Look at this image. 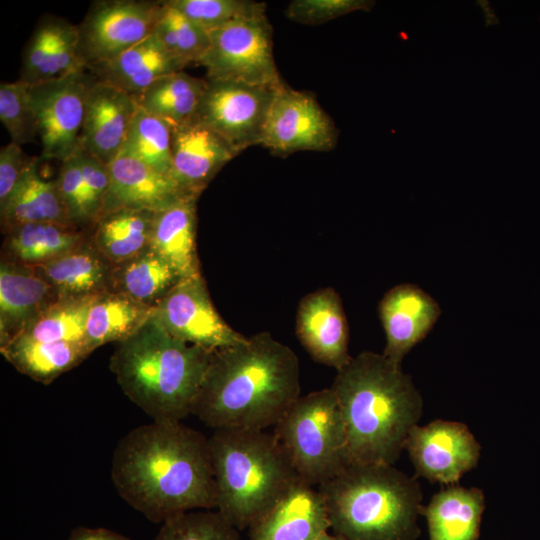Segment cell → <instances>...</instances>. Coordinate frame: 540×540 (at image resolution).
Here are the masks:
<instances>
[{
    "mask_svg": "<svg viewBox=\"0 0 540 540\" xmlns=\"http://www.w3.org/2000/svg\"><path fill=\"white\" fill-rule=\"evenodd\" d=\"M111 478L119 496L151 522L216 509L208 438L181 421H153L117 443Z\"/></svg>",
    "mask_w": 540,
    "mask_h": 540,
    "instance_id": "cell-1",
    "label": "cell"
},
{
    "mask_svg": "<svg viewBox=\"0 0 540 540\" xmlns=\"http://www.w3.org/2000/svg\"><path fill=\"white\" fill-rule=\"evenodd\" d=\"M297 355L269 332L213 351L192 415L207 426L265 430L300 397Z\"/></svg>",
    "mask_w": 540,
    "mask_h": 540,
    "instance_id": "cell-2",
    "label": "cell"
},
{
    "mask_svg": "<svg viewBox=\"0 0 540 540\" xmlns=\"http://www.w3.org/2000/svg\"><path fill=\"white\" fill-rule=\"evenodd\" d=\"M330 388L343 416L352 461L394 465L423 413L411 376L383 354L364 351L337 371Z\"/></svg>",
    "mask_w": 540,
    "mask_h": 540,
    "instance_id": "cell-3",
    "label": "cell"
},
{
    "mask_svg": "<svg viewBox=\"0 0 540 540\" xmlns=\"http://www.w3.org/2000/svg\"><path fill=\"white\" fill-rule=\"evenodd\" d=\"M212 353L175 338L152 314L117 343L110 370L123 393L153 421H181L192 415Z\"/></svg>",
    "mask_w": 540,
    "mask_h": 540,
    "instance_id": "cell-4",
    "label": "cell"
},
{
    "mask_svg": "<svg viewBox=\"0 0 540 540\" xmlns=\"http://www.w3.org/2000/svg\"><path fill=\"white\" fill-rule=\"evenodd\" d=\"M330 529L346 540H416L422 491L389 464L352 461L318 487Z\"/></svg>",
    "mask_w": 540,
    "mask_h": 540,
    "instance_id": "cell-5",
    "label": "cell"
},
{
    "mask_svg": "<svg viewBox=\"0 0 540 540\" xmlns=\"http://www.w3.org/2000/svg\"><path fill=\"white\" fill-rule=\"evenodd\" d=\"M213 430L208 442L216 510L239 531L248 529L299 477L273 432Z\"/></svg>",
    "mask_w": 540,
    "mask_h": 540,
    "instance_id": "cell-6",
    "label": "cell"
},
{
    "mask_svg": "<svg viewBox=\"0 0 540 540\" xmlns=\"http://www.w3.org/2000/svg\"><path fill=\"white\" fill-rule=\"evenodd\" d=\"M298 477L318 487L352 462L346 427L331 388L300 396L274 426Z\"/></svg>",
    "mask_w": 540,
    "mask_h": 540,
    "instance_id": "cell-7",
    "label": "cell"
},
{
    "mask_svg": "<svg viewBox=\"0 0 540 540\" xmlns=\"http://www.w3.org/2000/svg\"><path fill=\"white\" fill-rule=\"evenodd\" d=\"M209 45L199 60L208 79L280 86L272 27L265 15L237 20L208 32Z\"/></svg>",
    "mask_w": 540,
    "mask_h": 540,
    "instance_id": "cell-8",
    "label": "cell"
},
{
    "mask_svg": "<svg viewBox=\"0 0 540 540\" xmlns=\"http://www.w3.org/2000/svg\"><path fill=\"white\" fill-rule=\"evenodd\" d=\"M278 87L207 79L194 120L217 133L239 155L250 146L261 145Z\"/></svg>",
    "mask_w": 540,
    "mask_h": 540,
    "instance_id": "cell-9",
    "label": "cell"
},
{
    "mask_svg": "<svg viewBox=\"0 0 540 540\" xmlns=\"http://www.w3.org/2000/svg\"><path fill=\"white\" fill-rule=\"evenodd\" d=\"M92 79L93 75L84 68L59 79L29 85L42 144L40 159L63 162L76 152Z\"/></svg>",
    "mask_w": 540,
    "mask_h": 540,
    "instance_id": "cell-10",
    "label": "cell"
},
{
    "mask_svg": "<svg viewBox=\"0 0 540 540\" xmlns=\"http://www.w3.org/2000/svg\"><path fill=\"white\" fill-rule=\"evenodd\" d=\"M159 1L99 0L78 27V52L85 68L106 62L152 34Z\"/></svg>",
    "mask_w": 540,
    "mask_h": 540,
    "instance_id": "cell-11",
    "label": "cell"
},
{
    "mask_svg": "<svg viewBox=\"0 0 540 540\" xmlns=\"http://www.w3.org/2000/svg\"><path fill=\"white\" fill-rule=\"evenodd\" d=\"M153 315L175 338L208 351L246 338L217 312L201 273L181 278L154 308Z\"/></svg>",
    "mask_w": 540,
    "mask_h": 540,
    "instance_id": "cell-12",
    "label": "cell"
},
{
    "mask_svg": "<svg viewBox=\"0 0 540 540\" xmlns=\"http://www.w3.org/2000/svg\"><path fill=\"white\" fill-rule=\"evenodd\" d=\"M338 130L309 93L278 87L264 127L261 145L273 154L287 156L297 151H329Z\"/></svg>",
    "mask_w": 540,
    "mask_h": 540,
    "instance_id": "cell-13",
    "label": "cell"
},
{
    "mask_svg": "<svg viewBox=\"0 0 540 540\" xmlns=\"http://www.w3.org/2000/svg\"><path fill=\"white\" fill-rule=\"evenodd\" d=\"M404 450L418 476L447 486L457 484L481 456V445L466 424L441 419L413 426Z\"/></svg>",
    "mask_w": 540,
    "mask_h": 540,
    "instance_id": "cell-14",
    "label": "cell"
},
{
    "mask_svg": "<svg viewBox=\"0 0 540 540\" xmlns=\"http://www.w3.org/2000/svg\"><path fill=\"white\" fill-rule=\"evenodd\" d=\"M137 108L134 95L93 75L77 150L108 165L122 150Z\"/></svg>",
    "mask_w": 540,
    "mask_h": 540,
    "instance_id": "cell-15",
    "label": "cell"
},
{
    "mask_svg": "<svg viewBox=\"0 0 540 540\" xmlns=\"http://www.w3.org/2000/svg\"><path fill=\"white\" fill-rule=\"evenodd\" d=\"M296 335L314 361L336 371L352 358L346 315L341 298L332 287L302 298L296 315Z\"/></svg>",
    "mask_w": 540,
    "mask_h": 540,
    "instance_id": "cell-16",
    "label": "cell"
},
{
    "mask_svg": "<svg viewBox=\"0 0 540 540\" xmlns=\"http://www.w3.org/2000/svg\"><path fill=\"white\" fill-rule=\"evenodd\" d=\"M329 529L323 496L299 478L252 522L247 540H317Z\"/></svg>",
    "mask_w": 540,
    "mask_h": 540,
    "instance_id": "cell-17",
    "label": "cell"
},
{
    "mask_svg": "<svg viewBox=\"0 0 540 540\" xmlns=\"http://www.w3.org/2000/svg\"><path fill=\"white\" fill-rule=\"evenodd\" d=\"M108 169L110 184L101 215L118 209L158 212L183 198L194 197L183 191L172 177L154 170L124 149L108 164Z\"/></svg>",
    "mask_w": 540,
    "mask_h": 540,
    "instance_id": "cell-18",
    "label": "cell"
},
{
    "mask_svg": "<svg viewBox=\"0 0 540 540\" xmlns=\"http://www.w3.org/2000/svg\"><path fill=\"white\" fill-rule=\"evenodd\" d=\"M378 311L386 335L382 354L398 365L427 336L441 314L435 299L409 283L391 288L381 299Z\"/></svg>",
    "mask_w": 540,
    "mask_h": 540,
    "instance_id": "cell-19",
    "label": "cell"
},
{
    "mask_svg": "<svg viewBox=\"0 0 540 540\" xmlns=\"http://www.w3.org/2000/svg\"><path fill=\"white\" fill-rule=\"evenodd\" d=\"M170 127L173 179L183 191L198 198L237 154L222 137L196 120Z\"/></svg>",
    "mask_w": 540,
    "mask_h": 540,
    "instance_id": "cell-20",
    "label": "cell"
},
{
    "mask_svg": "<svg viewBox=\"0 0 540 540\" xmlns=\"http://www.w3.org/2000/svg\"><path fill=\"white\" fill-rule=\"evenodd\" d=\"M78 39L77 26L64 18L44 15L23 50L19 80L35 85L84 69Z\"/></svg>",
    "mask_w": 540,
    "mask_h": 540,
    "instance_id": "cell-21",
    "label": "cell"
},
{
    "mask_svg": "<svg viewBox=\"0 0 540 540\" xmlns=\"http://www.w3.org/2000/svg\"><path fill=\"white\" fill-rule=\"evenodd\" d=\"M58 297L34 268L0 263V347L21 335Z\"/></svg>",
    "mask_w": 540,
    "mask_h": 540,
    "instance_id": "cell-22",
    "label": "cell"
},
{
    "mask_svg": "<svg viewBox=\"0 0 540 540\" xmlns=\"http://www.w3.org/2000/svg\"><path fill=\"white\" fill-rule=\"evenodd\" d=\"M183 68L151 34L111 60L86 69L98 80L136 96L159 78Z\"/></svg>",
    "mask_w": 540,
    "mask_h": 540,
    "instance_id": "cell-23",
    "label": "cell"
},
{
    "mask_svg": "<svg viewBox=\"0 0 540 540\" xmlns=\"http://www.w3.org/2000/svg\"><path fill=\"white\" fill-rule=\"evenodd\" d=\"M484 509L482 489L457 483L434 494L420 515L426 518L429 540H478Z\"/></svg>",
    "mask_w": 540,
    "mask_h": 540,
    "instance_id": "cell-24",
    "label": "cell"
},
{
    "mask_svg": "<svg viewBox=\"0 0 540 540\" xmlns=\"http://www.w3.org/2000/svg\"><path fill=\"white\" fill-rule=\"evenodd\" d=\"M112 264L86 241L44 265L34 267L58 299L98 296L111 291Z\"/></svg>",
    "mask_w": 540,
    "mask_h": 540,
    "instance_id": "cell-25",
    "label": "cell"
},
{
    "mask_svg": "<svg viewBox=\"0 0 540 540\" xmlns=\"http://www.w3.org/2000/svg\"><path fill=\"white\" fill-rule=\"evenodd\" d=\"M196 197L183 198L154 215L150 249L183 278L201 273L197 254Z\"/></svg>",
    "mask_w": 540,
    "mask_h": 540,
    "instance_id": "cell-26",
    "label": "cell"
},
{
    "mask_svg": "<svg viewBox=\"0 0 540 540\" xmlns=\"http://www.w3.org/2000/svg\"><path fill=\"white\" fill-rule=\"evenodd\" d=\"M5 234L1 260L38 267L49 263L87 240L89 233L55 223H28Z\"/></svg>",
    "mask_w": 540,
    "mask_h": 540,
    "instance_id": "cell-27",
    "label": "cell"
},
{
    "mask_svg": "<svg viewBox=\"0 0 540 540\" xmlns=\"http://www.w3.org/2000/svg\"><path fill=\"white\" fill-rule=\"evenodd\" d=\"M38 161L28 169L6 204L0 208L3 233L28 223L47 222L74 227L56 180H46L40 176Z\"/></svg>",
    "mask_w": 540,
    "mask_h": 540,
    "instance_id": "cell-28",
    "label": "cell"
},
{
    "mask_svg": "<svg viewBox=\"0 0 540 540\" xmlns=\"http://www.w3.org/2000/svg\"><path fill=\"white\" fill-rule=\"evenodd\" d=\"M0 352L20 373L47 385L93 351L86 343L42 342L20 335L0 347Z\"/></svg>",
    "mask_w": 540,
    "mask_h": 540,
    "instance_id": "cell-29",
    "label": "cell"
},
{
    "mask_svg": "<svg viewBox=\"0 0 540 540\" xmlns=\"http://www.w3.org/2000/svg\"><path fill=\"white\" fill-rule=\"evenodd\" d=\"M155 213L118 209L102 214L89 230V240L112 265L126 261L150 248Z\"/></svg>",
    "mask_w": 540,
    "mask_h": 540,
    "instance_id": "cell-30",
    "label": "cell"
},
{
    "mask_svg": "<svg viewBox=\"0 0 540 540\" xmlns=\"http://www.w3.org/2000/svg\"><path fill=\"white\" fill-rule=\"evenodd\" d=\"M182 277L150 248L112 266L111 291L155 308Z\"/></svg>",
    "mask_w": 540,
    "mask_h": 540,
    "instance_id": "cell-31",
    "label": "cell"
},
{
    "mask_svg": "<svg viewBox=\"0 0 540 540\" xmlns=\"http://www.w3.org/2000/svg\"><path fill=\"white\" fill-rule=\"evenodd\" d=\"M206 85L207 79L177 71L159 78L135 98L146 112L177 126L194 120Z\"/></svg>",
    "mask_w": 540,
    "mask_h": 540,
    "instance_id": "cell-32",
    "label": "cell"
},
{
    "mask_svg": "<svg viewBox=\"0 0 540 540\" xmlns=\"http://www.w3.org/2000/svg\"><path fill=\"white\" fill-rule=\"evenodd\" d=\"M153 310L120 293L99 295L90 308L86 324L88 347L94 351L104 344L128 338L150 318Z\"/></svg>",
    "mask_w": 540,
    "mask_h": 540,
    "instance_id": "cell-33",
    "label": "cell"
},
{
    "mask_svg": "<svg viewBox=\"0 0 540 540\" xmlns=\"http://www.w3.org/2000/svg\"><path fill=\"white\" fill-rule=\"evenodd\" d=\"M98 296L58 299L21 335L42 342L86 343L89 311Z\"/></svg>",
    "mask_w": 540,
    "mask_h": 540,
    "instance_id": "cell-34",
    "label": "cell"
},
{
    "mask_svg": "<svg viewBox=\"0 0 540 540\" xmlns=\"http://www.w3.org/2000/svg\"><path fill=\"white\" fill-rule=\"evenodd\" d=\"M152 34L183 67L198 63L208 48L209 35L167 1H159Z\"/></svg>",
    "mask_w": 540,
    "mask_h": 540,
    "instance_id": "cell-35",
    "label": "cell"
},
{
    "mask_svg": "<svg viewBox=\"0 0 540 540\" xmlns=\"http://www.w3.org/2000/svg\"><path fill=\"white\" fill-rule=\"evenodd\" d=\"M122 149L154 170L173 178L171 127L139 105Z\"/></svg>",
    "mask_w": 540,
    "mask_h": 540,
    "instance_id": "cell-36",
    "label": "cell"
},
{
    "mask_svg": "<svg viewBox=\"0 0 540 540\" xmlns=\"http://www.w3.org/2000/svg\"><path fill=\"white\" fill-rule=\"evenodd\" d=\"M154 540H243L240 531L217 510H192L162 523Z\"/></svg>",
    "mask_w": 540,
    "mask_h": 540,
    "instance_id": "cell-37",
    "label": "cell"
},
{
    "mask_svg": "<svg viewBox=\"0 0 540 540\" xmlns=\"http://www.w3.org/2000/svg\"><path fill=\"white\" fill-rule=\"evenodd\" d=\"M206 32L237 20L265 15L266 4L251 0H168Z\"/></svg>",
    "mask_w": 540,
    "mask_h": 540,
    "instance_id": "cell-38",
    "label": "cell"
},
{
    "mask_svg": "<svg viewBox=\"0 0 540 540\" xmlns=\"http://www.w3.org/2000/svg\"><path fill=\"white\" fill-rule=\"evenodd\" d=\"M0 120L11 141L19 145L32 142L38 135L29 85L18 80L0 84Z\"/></svg>",
    "mask_w": 540,
    "mask_h": 540,
    "instance_id": "cell-39",
    "label": "cell"
},
{
    "mask_svg": "<svg viewBox=\"0 0 540 540\" xmlns=\"http://www.w3.org/2000/svg\"><path fill=\"white\" fill-rule=\"evenodd\" d=\"M82 173L83 228L89 231L101 215L107 195L110 175L108 165L95 157L76 150Z\"/></svg>",
    "mask_w": 540,
    "mask_h": 540,
    "instance_id": "cell-40",
    "label": "cell"
},
{
    "mask_svg": "<svg viewBox=\"0 0 540 540\" xmlns=\"http://www.w3.org/2000/svg\"><path fill=\"white\" fill-rule=\"evenodd\" d=\"M374 4L370 0H293L285 9V15L297 23L316 25L353 11H369Z\"/></svg>",
    "mask_w": 540,
    "mask_h": 540,
    "instance_id": "cell-41",
    "label": "cell"
},
{
    "mask_svg": "<svg viewBox=\"0 0 540 540\" xmlns=\"http://www.w3.org/2000/svg\"><path fill=\"white\" fill-rule=\"evenodd\" d=\"M55 180L71 224L79 230H84L81 186L82 173L77 151L71 157L61 162L59 174Z\"/></svg>",
    "mask_w": 540,
    "mask_h": 540,
    "instance_id": "cell-42",
    "label": "cell"
},
{
    "mask_svg": "<svg viewBox=\"0 0 540 540\" xmlns=\"http://www.w3.org/2000/svg\"><path fill=\"white\" fill-rule=\"evenodd\" d=\"M40 158H31L21 145L10 142L0 149V208H2L28 169Z\"/></svg>",
    "mask_w": 540,
    "mask_h": 540,
    "instance_id": "cell-43",
    "label": "cell"
},
{
    "mask_svg": "<svg viewBox=\"0 0 540 540\" xmlns=\"http://www.w3.org/2000/svg\"><path fill=\"white\" fill-rule=\"evenodd\" d=\"M68 540H130L128 537L106 528H74Z\"/></svg>",
    "mask_w": 540,
    "mask_h": 540,
    "instance_id": "cell-44",
    "label": "cell"
},
{
    "mask_svg": "<svg viewBox=\"0 0 540 540\" xmlns=\"http://www.w3.org/2000/svg\"><path fill=\"white\" fill-rule=\"evenodd\" d=\"M317 540H346L341 536H338L334 533L326 532L323 535H321Z\"/></svg>",
    "mask_w": 540,
    "mask_h": 540,
    "instance_id": "cell-45",
    "label": "cell"
}]
</instances>
